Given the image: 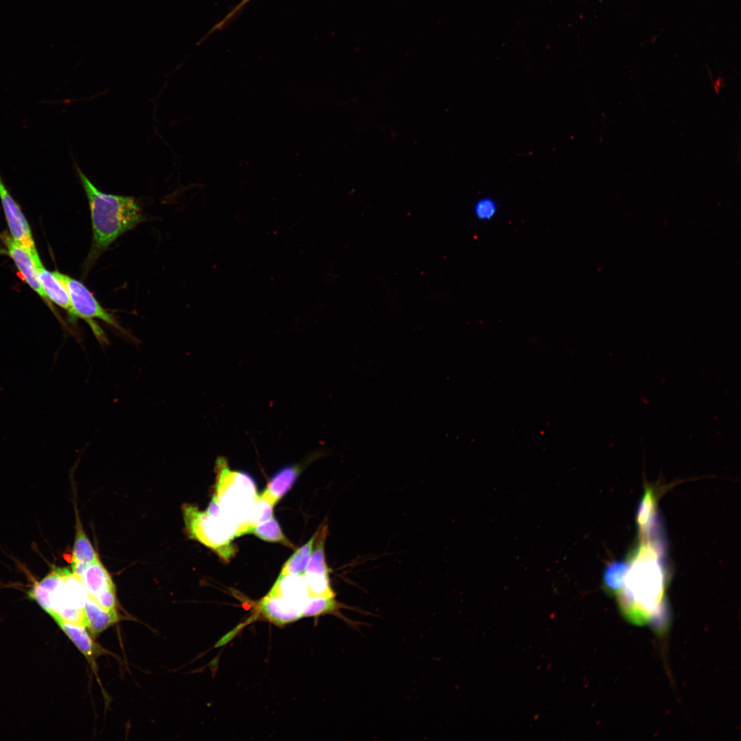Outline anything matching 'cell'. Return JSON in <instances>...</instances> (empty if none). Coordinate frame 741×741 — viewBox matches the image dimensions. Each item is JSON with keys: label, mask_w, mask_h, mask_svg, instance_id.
<instances>
[{"label": "cell", "mask_w": 741, "mask_h": 741, "mask_svg": "<svg viewBox=\"0 0 741 741\" xmlns=\"http://www.w3.org/2000/svg\"><path fill=\"white\" fill-rule=\"evenodd\" d=\"M633 550L624 583L615 594L627 619L657 628L665 622L667 576L663 532L639 536Z\"/></svg>", "instance_id": "cell-1"}, {"label": "cell", "mask_w": 741, "mask_h": 741, "mask_svg": "<svg viewBox=\"0 0 741 741\" xmlns=\"http://www.w3.org/2000/svg\"><path fill=\"white\" fill-rule=\"evenodd\" d=\"M75 167L91 213L93 240L85 262L86 270H89L115 240L141 222L143 216L134 198L99 191L76 164Z\"/></svg>", "instance_id": "cell-2"}, {"label": "cell", "mask_w": 741, "mask_h": 741, "mask_svg": "<svg viewBox=\"0 0 741 741\" xmlns=\"http://www.w3.org/2000/svg\"><path fill=\"white\" fill-rule=\"evenodd\" d=\"M54 621L85 626L84 607L89 598L82 579L67 567H55L27 591Z\"/></svg>", "instance_id": "cell-3"}, {"label": "cell", "mask_w": 741, "mask_h": 741, "mask_svg": "<svg viewBox=\"0 0 741 741\" xmlns=\"http://www.w3.org/2000/svg\"><path fill=\"white\" fill-rule=\"evenodd\" d=\"M215 471L213 497L223 513L237 524L239 537L259 496L255 482L248 473L231 469L224 457L217 458Z\"/></svg>", "instance_id": "cell-4"}, {"label": "cell", "mask_w": 741, "mask_h": 741, "mask_svg": "<svg viewBox=\"0 0 741 741\" xmlns=\"http://www.w3.org/2000/svg\"><path fill=\"white\" fill-rule=\"evenodd\" d=\"M182 509L189 537L215 551L224 561H229L236 553L233 540L237 537V524L223 511L213 516L188 504Z\"/></svg>", "instance_id": "cell-5"}, {"label": "cell", "mask_w": 741, "mask_h": 741, "mask_svg": "<svg viewBox=\"0 0 741 741\" xmlns=\"http://www.w3.org/2000/svg\"><path fill=\"white\" fill-rule=\"evenodd\" d=\"M52 272L65 287L75 318L84 320L90 325L94 335L101 343L108 342V340L102 328L93 320L94 318L99 319L121 332H124L116 319L101 306L82 283L58 271Z\"/></svg>", "instance_id": "cell-6"}, {"label": "cell", "mask_w": 741, "mask_h": 741, "mask_svg": "<svg viewBox=\"0 0 741 741\" xmlns=\"http://www.w3.org/2000/svg\"><path fill=\"white\" fill-rule=\"evenodd\" d=\"M0 200L12 237L32 253H36L30 226L21 207L4 184L1 174Z\"/></svg>", "instance_id": "cell-7"}, {"label": "cell", "mask_w": 741, "mask_h": 741, "mask_svg": "<svg viewBox=\"0 0 741 741\" xmlns=\"http://www.w3.org/2000/svg\"><path fill=\"white\" fill-rule=\"evenodd\" d=\"M1 238L6 246L7 251L13 259L21 274V278L34 290L50 307H52L45 294L37 272L36 263L32 253L19 242L10 237L7 233L1 235Z\"/></svg>", "instance_id": "cell-8"}, {"label": "cell", "mask_w": 741, "mask_h": 741, "mask_svg": "<svg viewBox=\"0 0 741 741\" xmlns=\"http://www.w3.org/2000/svg\"><path fill=\"white\" fill-rule=\"evenodd\" d=\"M268 594L284 599L300 609L302 613L303 607L310 597L304 574H279V578Z\"/></svg>", "instance_id": "cell-9"}, {"label": "cell", "mask_w": 741, "mask_h": 741, "mask_svg": "<svg viewBox=\"0 0 741 741\" xmlns=\"http://www.w3.org/2000/svg\"><path fill=\"white\" fill-rule=\"evenodd\" d=\"M35 263L40 281L47 298L67 311L71 322H75L76 318L65 287L52 272L45 268L40 259Z\"/></svg>", "instance_id": "cell-10"}, {"label": "cell", "mask_w": 741, "mask_h": 741, "mask_svg": "<svg viewBox=\"0 0 741 741\" xmlns=\"http://www.w3.org/2000/svg\"><path fill=\"white\" fill-rule=\"evenodd\" d=\"M259 610L267 619L283 625L303 618L301 611L284 599L267 594L260 601Z\"/></svg>", "instance_id": "cell-11"}, {"label": "cell", "mask_w": 741, "mask_h": 741, "mask_svg": "<svg viewBox=\"0 0 741 741\" xmlns=\"http://www.w3.org/2000/svg\"><path fill=\"white\" fill-rule=\"evenodd\" d=\"M76 534L72 553L71 571L80 578L86 567L99 559L91 543L87 538L78 517H76Z\"/></svg>", "instance_id": "cell-12"}, {"label": "cell", "mask_w": 741, "mask_h": 741, "mask_svg": "<svg viewBox=\"0 0 741 741\" xmlns=\"http://www.w3.org/2000/svg\"><path fill=\"white\" fill-rule=\"evenodd\" d=\"M300 472L298 465L284 467L271 478L261 495L274 506L291 489Z\"/></svg>", "instance_id": "cell-13"}, {"label": "cell", "mask_w": 741, "mask_h": 741, "mask_svg": "<svg viewBox=\"0 0 741 741\" xmlns=\"http://www.w3.org/2000/svg\"><path fill=\"white\" fill-rule=\"evenodd\" d=\"M85 627L93 635H97L118 620L117 611H108L101 607L89 596L84 607Z\"/></svg>", "instance_id": "cell-14"}, {"label": "cell", "mask_w": 741, "mask_h": 741, "mask_svg": "<svg viewBox=\"0 0 741 741\" xmlns=\"http://www.w3.org/2000/svg\"><path fill=\"white\" fill-rule=\"evenodd\" d=\"M93 598L104 591L115 588V584L99 559L89 564L80 578Z\"/></svg>", "instance_id": "cell-15"}, {"label": "cell", "mask_w": 741, "mask_h": 741, "mask_svg": "<svg viewBox=\"0 0 741 741\" xmlns=\"http://www.w3.org/2000/svg\"><path fill=\"white\" fill-rule=\"evenodd\" d=\"M56 622L84 657L87 659L93 660L99 650L88 634L86 628L80 624L62 621Z\"/></svg>", "instance_id": "cell-16"}, {"label": "cell", "mask_w": 741, "mask_h": 741, "mask_svg": "<svg viewBox=\"0 0 741 741\" xmlns=\"http://www.w3.org/2000/svg\"><path fill=\"white\" fill-rule=\"evenodd\" d=\"M312 552L305 573L329 576L325 555V541L327 534V525L323 524L315 534Z\"/></svg>", "instance_id": "cell-17"}, {"label": "cell", "mask_w": 741, "mask_h": 741, "mask_svg": "<svg viewBox=\"0 0 741 741\" xmlns=\"http://www.w3.org/2000/svg\"><path fill=\"white\" fill-rule=\"evenodd\" d=\"M657 497L652 488H647L637 512V524L639 532L649 530L658 523Z\"/></svg>", "instance_id": "cell-18"}, {"label": "cell", "mask_w": 741, "mask_h": 741, "mask_svg": "<svg viewBox=\"0 0 741 741\" xmlns=\"http://www.w3.org/2000/svg\"><path fill=\"white\" fill-rule=\"evenodd\" d=\"M628 561L609 563L604 568L602 576L604 589L609 593L615 594L622 587L628 571Z\"/></svg>", "instance_id": "cell-19"}, {"label": "cell", "mask_w": 741, "mask_h": 741, "mask_svg": "<svg viewBox=\"0 0 741 741\" xmlns=\"http://www.w3.org/2000/svg\"><path fill=\"white\" fill-rule=\"evenodd\" d=\"M315 534L289 558L282 567L281 575L304 574L313 549Z\"/></svg>", "instance_id": "cell-20"}, {"label": "cell", "mask_w": 741, "mask_h": 741, "mask_svg": "<svg viewBox=\"0 0 741 741\" xmlns=\"http://www.w3.org/2000/svg\"><path fill=\"white\" fill-rule=\"evenodd\" d=\"M340 607L341 604L336 600L335 597H309L303 607V615L312 617L327 613L340 615Z\"/></svg>", "instance_id": "cell-21"}, {"label": "cell", "mask_w": 741, "mask_h": 741, "mask_svg": "<svg viewBox=\"0 0 741 741\" xmlns=\"http://www.w3.org/2000/svg\"><path fill=\"white\" fill-rule=\"evenodd\" d=\"M249 533L266 541L280 543L288 547L293 545L283 534L280 526L274 517L253 527Z\"/></svg>", "instance_id": "cell-22"}, {"label": "cell", "mask_w": 741, "mask_h": 741, "mask_svg": "<svg viewBox=\"0 0 741 741\" xmlns=\"http://www.w3.org/2000/svg\"><path fill=\"white\" fill-rule=\"evenodd\" d=\"M274 506L271 502L263 496H258L244 527L243 534L249 533L250 530L255 526L270 519L272 517Z\"/></svg>", "instance_id": "cell-23"}, {"label": "cell", "mask_w": 741, "mask_h": 741, "mask_svg": "<svg viewBox=\"0 0 741 741\" xmlns=\"http://www.w3.org/2000/svg\"><path fill=\"white\" fill-rule=\"evenodd\" d=\"M304 577L310 597H335L330 585L329 576L305 573Z\"/></svg>", "instance_id": "cell-24"}, {"label": "cell", "mask_w": 741, "mask_h": 741, "mask_svg": "<svg viewBox=\"0 0 741 741\" xmlns=\"http://www.w3.org/2000/svg\"><path fill=\"white\" fill-rule=\"evenodd\" d=\"M496 204L490 198H482L478 201L474 207V213L478 218L488 220L492 218L496 212Z\"/></svg>", "instance_id": "cell-25"}, {"label": "cell", "mask_w": 741, "mask_h": 741, "mask_svg": "<svg viewBox=\"0 0 741 741\" xmlns=\"http://www.w3.org/2000/svg\"><path fill=\"white\" fill-rule=\"evenodd\" d=\"M252 0H241L232 10H231L217 24H215L207 34V35L201 40L205 39L211 34L222 30L233 19H234L237 14L243 10V8Z\"/></svg>", "instance_id": "cell-26"}]
</instances>
